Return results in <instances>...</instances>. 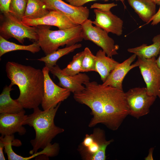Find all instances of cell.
I'll return each mask as SVG.
<instances>
[{"mask_svg": "<svg viewBox=\"0 0 160 160\" xmlns=\"http://www.w3.org/2000/svg\"><path fill=\"white\" fill-rule=\"evenodd\" d=\"M84 55V51L74 55L72 61L65 68L62 69L63 73L65 74L71 76L75 75L80 73Z\"/></svg>", "mask_w": 160, "mask_h": 160, "instance_id": "484cf974", "label": "cell"}, {"mask_svg": "<svg viewBox=\"0 0 160 160\" xmlns=\"http://www.w3.org/2000/svg\"><path fill=\"white\" fill-rule=\"evenodd\" d=\"M135 12L148 24L156 13V4L152 0H127Z\"/></svg>", "mask_w": 160, "mask_h": 160, "instance_id": "44dd1931", "label": "cell"}, {"mask_svg": "<svg viewBox=\"0 0 160 160\" xmlns=\"http://www.w3.org/2000/svg\"><path fill=\"white\" fill-rule=\"evenodd\" d=\"M113 141L112 139L106 140L103 130L95 128L92 133L85 135L78 150L84 160H105L107 147Z\"/></svg>", "mask_w": 160, "mask_h": 160, "instance_id": "52a82bcc", "label": "cell"}, {"mask_svg": "<svg viewBox=\"0 0 160 160\" xmlns=\"http://www.w3.org/2000/svg\"><path fill=\"white\" fill-rule=\"evenodd\" d=\"M49 12L41 0H27L23 17L31 19L40 18L47 15Z\"/></svg>", "mask_w": 160, "mask_h": 160, "instance_id": "d4e9b609", "label": "cell"}, {"mask_svg": "<svg viewBox=\"0 0 160 160\" xmlns=\"http://www.w3.org/2000/svg\"><path fill=\"white\" fill-rule=\"evenodd\" d=\"M93 24L92 21L87 19L81 25L83 39L91 41L100 47L108 57H112L118 55L119 45L115 44L114 40L108 36V33Z\"/></svg>", "mask_w": 160, "mask_h": 160, "instance_id": "ba28073f", "label": "cell"}, {"mask_svg": "<svg viewBox=\"0 0 160 160\" xmlns=\"http://www.w3.org/2000/svg\"><path fill=\"white\" fill-rule=\"evenodd\" d=\"M80 72H95V55H94L87 47L84 49Z\"/></svg>", "mask_w": 160, "mask_h": 160, "instance_id": "4316f807", "label": "cell"}, {"mask_svg": "<svg viewBox=\"0 0 160 160\" xmlns=\"http://www.w3.org/2000/svg\"><path fill=\"white\" fill-rule=\"evenodd\" d=\"M2 14L0 16V36L7 40L13 38L22 44L25 38L38 41L36 27L25 25L9 12Z\"/></svg>", "mask_w": 160, "mask_h": 160, "instance_id": "8992f818", "label": "cell"}, {"mask_svg": "<svg viewBox=\"0 0 160 160\" xmlns=\"http://www.w3.org/2000/svg\"><path fill=\"white\" fill-rule=\"evenodd\" d=\"M156 62L157 66L160 68V52L159 53V55L158 58L156 59Z\"/></svg>", "mask_w": 160, "mask_h": 160, "instance_id": "836d02e7", "label": "cell"}, {"mask_svg": "<svg viewBox=\"0 0 160 160\" xmlns=\"http://www.w3.org/2000/svg\"><path fill=\"white\" fill-rule=\"evenodd\" d=\"M129 115L136 119L147 114L156 97L147 93L146 87H135L125 92Z\"/></svg>", "mask_w": 160, "mask_h": 160, "instance_id": "9c48e42d", "label": "cell"}, {"mask_svg": "<svg viewBox=\"0 0 160 160\" xmlns=\"http://www.w3.org/2000/svg\"><path fill=\"white\" fill-rule=\"evenodd\" d=\"M25 110L17 114L0 113V134L4 137L17 133L20 135H24L26 130L23 126L27 116Z\"/></svg>", "mask_w": 160, "mask_h": 160, "instance_id": "9a60e30c", "label": "cell"}, {"mask_svg": "<svg viewBox=\"0 0 160 160\" xmlns=\"http://www.w3.org/2000/svg\"><path fill=\"white\" fill-rule=\"evenodd\" d=\"M103 99V125L113 131L117 130L129 111L123 90L100 84Z\"/></svg>", "mask_w": 160, "mask_h": 160, "instance_id": "3957f363", "label": "cell"}, {"mask_svg": "<svg viewBox=\"0 0 160 160\" xmlns=\"http://www.w3.org/2000/svg\"><path fill=\"white\" fill-rule=\"evenodd\" d=\"M95 55V72L99 74L101 80L103 82L119 63L107 56L102 50H99Z\"/></svg>", "mask_w": 160, "mask_h": 160, "instance_id": "d6986e66", "label": "cell"}, {"mask_svg": "<svg viewBox=\"0 0 160 160\" xmlns=\"http://www.w3.org/2000/svg\"><path fill=\"white\" fill-rule=\"evenodd\" d=\"M27 0H11L9 12L22 20L26 10Z\"/></svg>", "mask_w": 160, "mask_h": 160, "instance_id": "83f0119b", "label": "cell"}, {"mask_svg": "<svg viewBox=\"0 0 160 160\" xmlns=\"http://www.w3.org/2000/svg\"><path fill=\"white\" fill-rule=\"evenodd\" d=\"M159 9L156 13L152 17L150 22L152 21L151 24L153 25H156L160 22V5Z\"/></svg>", "mask_w": 160, "mask_h": 160, "instance_id": "1f68e13d", "label": "cell"}, {"mask_svg": "<svg viewBox=\"0 0 160 160\" xmlns=\"http://www.w3.org/2000/svg\"><path fill=\"white\" fill-rule=\"evenodd\" d=\"M81 44L76 43L69 47L58 49L57 50L52 52L46 56L42 57L37 60L44 62L45 66L50 70L56 65L57 60L63 56L67 55L74 51L75 49L81 47Z\"/></svg>", "mask_w": 160, "mask_h": 160, "instance_id": "cb8c5ba5", "label": "cell"}, {"mask_svg": "<svg viewBox=\"0 0 160 160\" xmlns=\"http://www.w3.org/2000/svg\"><path fill=\"white\" fill-rule=\"evenodd\" d=\"M95 15L93 24L106 31L120 36L122 33L123 22L110 11H103L94 9Z\"/></svg>", "mask_w": 160, "mask_h": 160, "instance_id": "2e32d148", "label": "cell"}, {"mask_svg": "<svg viewBox=\"0 0 160 160\" xmlns=\"http://www.w3.org/2000/svg\"><path fill=\"white\" fill-rule=\"evenodd\" d=\"M41 49L38 41L28 45H21L8 41L0 36V57L5 53L12 51L26 50L34 54L39 52Z\"/></svg>", "mask_w": 160, "mask_h": 160, "instance_id": "603a6c76", "label": "cell"}, {"mask_svg": "<svg viewBox=\"0 0 160 160\" xmlns=\"http://www.w3.org/2000/svg\"><path fill=\"white\" fill-rule=\"evenodd\" d=\"M61 103L54 108L43 111L38 107H36L24 121L23 125H27L33 127L35 132V138L30 141L33 147L29 152L30 154L36 153L39 149L45 148L51 143L57 135L64 131L63 128L56 126L54 123L55 117Z\"/></svg>", "mask_w": 160, "mask_h": 160, "instance_id": "7a4b0ae2", "label": "cell"}, {"mask_svg": "<svg viewBox=\"0 0 160 160\" xmlns=\"http://www.w3.org/2000/svg\"><path fill=\"white\" fill-rule=\"evenodd\" d=\"M44 76L43 96L41 103L43 110L55 107L66 99L71 92L68 90L55 84L50 78L49 69L45 66L42 69Z\"/></svg>", "mask_w": 160, "mask_h": 160, "instance_id": "8fae6325", "label": "cell"}, {"mask_svg": "<svg viewBox=\"0 0 160 160\" xmlns=\"http://www.w3.org/2000/svg\"><path fill=\"white\" fill-rule=\"evenodd\" d=\"M70 4L75 7L82 6L84 4L90 2L95 1L97 0H65ZM105 1L108 0H103ZM116 1H120L122 2L125 8L126 6L124 4V0H115Z\"/></svg>", "mask_w": 160, "mask_h": 160, "instance_id": "f546056e", "label": "cell"}, {"mask_svg": "<svg viewBox=\"0 0 160 160\" xmlns=\"http://www.w3.org/2000/svg\"><path fill=\"white\" fill-rule=\"evenodd\" d=\"M84 89L73 94L77 102L88 107L92 116L88 126L93 127L99 124H103V99L100 84L95 81H88L84 84Z\"/></svg>", "mask_w": 160, "mask_h": 160, "instance_id": "5b68a950", "label": "cell"}, {"mask_svg": "<svg viewBox=\"0 0 160 160\" xmlns=\"http://www.w3.org/2000/svg\"><path fill=\"white\" fill-rule=\"evenodd\" d=\"M137 57L136 62L146 84L147 94L160 99V68L156 57L145 59Z\"/></svg>", "mask_w": 160, "mask_h": 160, "instance_id": "30bf717a", "label": "cell"}, {"mask_svg": "<svg viewBox=\"0 0 160 160\" xmlns=\"http://www.w3.org/2000/svg\"><path fill=\"white\" fill-rule=\"evenodd\" d=\"M50 72L59 80V86L74 93L81 92L85 88L83 85L90 81L89 77L86 73H81L74 76L64 74L59 66L56 65L50 70Z\"/></svg>", "mask_w": 160, "mask_h": 160, "instance_id": "5bb4252c", "label": "cell"}, {"mask_svg": "<svg viewBox=\"0 0 160 160\" xmlns=\"http://www.w3.org/2000/svg\"><path fill=\"white\" fill-rule=\"evenodd\" d=\"M5 70L10 84L19 88L20 95L17 101L24 108L33 109L39 107L44 91V76L42 70L9 61L6 64Z\"/></svg>", "mask_w": 160, "mask_h": 160, "instance_id": "6da1fadb", "label": "cell"}, {"mask_svg": "<svg viewBox=\"0 0 160 160\" xmlns=\"http://www.w3.org/2000/svg\"><path fill=\"white\" fill-rule=\"evenodd\" d=\"M36 27L39 36L38 41L46 55L57 50L60 46L69 47L83 39L81 25L56 31L50 30L49 25H40Z\"/></svg>", "mask_w": 160, "mask_h": 160, "instance_id": "277c9868", "label": "cell"}, {"mask_svg": "<svg viewBox=\"0 0 160 160\" xmlns=\"http://www.w3.org/2000/svg\"><path fill=\"white\" fill-rule=\"evenodd\" d=\"M156 4L160 5V0H152Z\"/></svg>", "mask_w": 160, "mask_h": 160, "instance_id": "e575fe53", "label": "cell"}, {"mask_svg": "<svg viewBox=\"0 0 160 160\" xmlns=\"http://www.w3.org/2000/svg\"><path fill=\"white\" fill-rule=\"evenodd\" d=\"M12 143H9L6 144L4 146V151L9 160H28L41 155H45L47 157H53L58 155L60 149L58 143H50L41 151L33 154L29 157H24L15 153L12 149Z\"/></svg>", "mask_w": 160, "mask_h": 160, "instance_id": "ffe728a7", "label": "cell"}, {"mask_svg": "<svg viewBox=\"0 0 160 160\" xmlns=\"http://www.w3.org/2000/svg\"><path fill=\"white\" fill-rule=\"evenodd\" d=\"M11 0H0V10L2 13L9 12V6Z\"/></svg>", "mask_w": 160, "mask_h": 160, "instance_id": "4dcf8cb0", "label": "cell"}, {"mask_svg": "<svg viewBox=\"0 0 160 160\" xmlns=\"http://www.w3.org/2000/svg\"><path fill=\"white\" fill-rule=\"evenodd\" d=\"M49 11H57L62 12L69 17L78 25H81L88 19L89 9L83 6L75 7L62 0H41Z\"/></svg>", "mask_w": 160, "mask_h": 160, "instance_id": "7c38bea8", "label": "cell"}, {"mask_svg": "<svg viewBox=\"0 0 160 160\" xmlns=\"http://www.w3.org/2000/svg\"><path fill=\"white\" fill-rule=\"evenodd\" d=\"M152 41L153 44L150 45L143 44L139 47L129 48L127 51L141 58L150 59L156 57L160 52V34L154 36Z\"/></svg>", "mask_w": 160, "mask_h": 160, "instance_id": "7402d4cb", "label": "cell"}, {"mask_svg": "<svg viewBox=\"0 0 160 160\" xmlns=\"http://www.w3.org/2000/svg\"><path fill=\"white\" fill-rule=\"evenodd\" d=\"M137 56L136 54H133L122 63H119L102 85L110 86L123 90L122 82L125 77L131 69L138 66L136 62L134 64H131Z\"/></svg>", "mask_w": 160, "mask_h": 160, "instance_id": "e0dca14e", "label": "cell"}, {"mask_svg": "<svg viewBox=\"0 0 160 160\" xmlns=\"http://www.w3.org/2000/svg\"><path fill=\"white\" fill-rule=\"evenodd\" d=\"M117 5L114 3L105 4L95 3L91 5L90 8L96 9L103 11H109L111 8Z\"/></svg>", "mask_w": 160, "mask_h": 160, "instance_id": "f1b7e54d", "label": "cell"}, {"mask_svg": "<svg viewBox=\"0 0 160 160\" xmlns=\"http://www.w3.org/2000/svg\"><path fill=\"white\" fill-rule=\"evenodd\" d=\"M10 84L6 85L0 95V113L17 114L24 110L22 105L16 99L10 96V92L13 89Z\"/></svg>", "mask_w": 160, "mask_h": 160, "instance_id": "ac0fdd59", "label": "cell"}, {"mask_svg": "<svg viewBox=\"0 0 160 160\" xmlns=\"http://www.w3.org/2000/svg\"><path fill=\"white\" fill-rule=\"evenodd\" d=\"M22 21L25 25L30 26H53L57 27L59 30L68 29L79 25L64 14L54 10L49 11L47 15L40 18L31 19L23 17Z\"/></svg>", "mask_w": 160, "mask_h": 160, "instance_id": "4fadbf2b", "label": "cell"}, {"mask_svg": "<svg viewBox=\"0 0 160 160\" xmlns=\"http://www.w3.org/2000/svg\"><path fill=\"white\" fill-rule=\"evenodd\" d=\"M4 145L3 141L0 139V160H5L4 154Z\"/></svg>", "mask_w": 160, "mask_h": 160, "instance_id": "d6a6232c", "label": "cell"}]
</instances>
